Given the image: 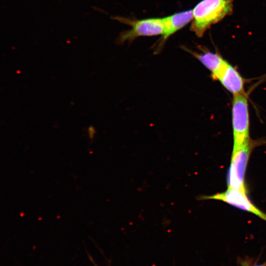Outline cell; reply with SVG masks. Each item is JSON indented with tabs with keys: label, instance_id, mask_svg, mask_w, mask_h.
Here are the masks:
<instances>
[{
	"label": "cell",
	"instance_id": "cell-1",
	"mask_svg": "<svg viewBox=\"0 0 266 266\" xmlns=\"http://www.w3.org/2000/svg\"><path fill=\"white\" fill-rule=\"evenodd\" d=\"M233 0H201L193 10L191 31L198 37H201L212 25L220 22L232 13Z\"/></svg>",
	"mask_w": 266,
	"mask_h": 266
},
{
	"label": "cell",
	"instance_id": "cell-2",
	"mask_svg": "<svg viewBox=\"0 0 266 266\" xmlns=\"http://www.w3.org/2000/svg\"><path fill=\"white\" fill-rule=\"evenodd\" d=\"M264 141L250 139L241 146L233 149L227 183L229 188L247 192L245 174L253 149Z\"/></svg>",
	"mask_w": 266,
	"mask_h": 266
},
{
	"label": "cell",
	"instance_id": "cell-3",
	"mask_svg": "<svg viewBox=\"0 0 266 266\" xmlns=\"http://www.w3.org/2000/svg\"><path fill=\"white\" fill-rule=\"evenodd\" d=\"M232 120L234 149L250 139L248 101L245 93L233 96Z\"/></svg>",
	"mask_w": 266,
	"mask_h": 266
},
{
	"label": "cell",
	"instance_id": "cell-4",
	"mask_svg": "<svg viewBox=\"0 0 266 266\" xmlns=\"http://www.w3.org/2000/svg\"><path fill=\"white\" fill-rule=\"evenodd\" d=\"M122 23L132 26V29L122 32L117 39L118 43L131 41L141 36L163 35L165 30V23L163 18H149L139 20H132L125 18H115Z\"/></svg>",
	"mask_w": 266,
	"mask_h": 266
},
{
	"label": "cell",
	"instance_id": "cell-5",
	"mask_svg": "<svg viewBox=\"0 0 266 266\" xmlns=\"http://www.w3.org/2000/svg\"><path fill=\"white\" fill-rule=\"evenodd\" d=\"M198 200H221L254 214L266 221V214L252 203L248 198L246 192L228 188L224 192L210 196H200L198 198Z\"/></svg>",
	"mask_w": 266,
	"mask_h": 266
},
{
	"label": "cell",
	"instance_id": "cell-6",
	"mask_svg": "<svg viewBox=\"0 0 266 266\" xmlns=\"http://www.w3.org/2000/svg\"><path fill=\"white\" fill-rule=\"evenodd\" d=\"M211 77L213 80L219 81L233 96L245 93V79L236 68L227 61L219 71Z\"/></svg>",
	"mask_w": 266,
	"mask_h": 266
},
{
	"label": "cell",
	"instance_id": "cell-7",
	"mask_svg": "<svg viewBox=\"0 0 266 266\" xmlns=\"http://www.w3.org/2000/svg\"><path fill=\"white\" fill-rule=\"evenodd\" d=\"M165 30L157 46L156 52L158 53L163 47L167 38L187 25L193 19V10H188L164 18Z\"/></svg>",
	"mask_w": 266,
	"mask_h": 266
},
{
	"label": "cell",
	"instance_id": "cell-8",
	"mask_svg": "<svg viewBox=\"0 0 266 266\" xmlns=\"http://www.w3.org/2000/svg\"><path fill=\"white\" fill-rule=\"evenodd\" d=\"M184 50L191 53L211 72V76L216 74L224 65L225 60L218 52H212L202 49V53H198L183 47Z\"/></svg>",
	"mask_w": 266,
	"mask_h": 266
},
{
	"label": "cell",
	"instance_id": "cell-9",
	"mask_svg": "<svg viewBox=\"0 0 266 266\" xmlns=\"http://www.w3.org/2000/svg\"><path fill=\"white\" fill-rule=\"evenodd\" d=\"M88 133L90 138H93L95 133V129L92 126H90L88 129Z\"/></svg>",
	"mask_w": 266,
	"mask_h": 266
},
{
	"label": "cell",
	"instance_id": "cell-10",
	"mask_svg": "<svg viewBox=\"0 0 266 266\" xmlns=\"http://www.w3.org/2000/svg\"><path fill=\"white\" fill-rule=\"evenodd\" d=\"M266 266V264H264L259 265H256V266Z\"/></svg>",
	"mask_w": 266,
	"mask_h": 266
}]
</instances>
